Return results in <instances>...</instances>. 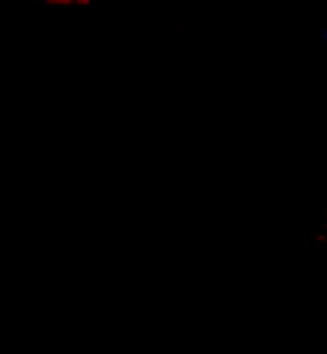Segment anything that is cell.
Listing matches in <instances>:
<instances>
[{"label":"cell","instance_id":"obj_1","mask_svg":"<svg viewBox=\"0 0 327 354\" xmlns=\"http://www.w3.org/2000/svg\"><path fill=\"white\" fill-rule=\"evenodd\" d=\"M324 39H326V41H327V29H326V31H324Z\"/></svg>","mask_w":327,"mask_h":354}]
</instances>
